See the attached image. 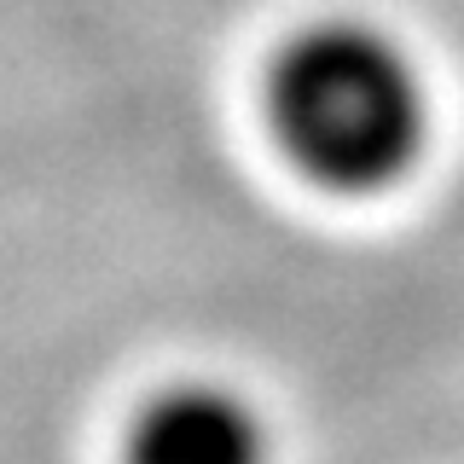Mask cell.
Segmentation results:
<instances>
[{"mask_svg":"<svg viewBox=\"0 0 464 464\" xmlns=\"http://www.w3.org/2000/svg\"><path fill=\"white\" fill-rule=\"evenodd\" d=\"M273 134L314 180L377 192L424 145V82L372 24H314L273 58Z\"/></svg>","mask_w":464,"mask_h":464,"instance_id":"obj_1","label":"cell"},{"mask_svg":"<svg viewBox=\"0 0 464 464\" xmlns=\"http://www.w3.org/2000/svg\"><path fill=\"white\" fill-rule=\"evenodd\" d=\"M122 464H267V430L232 389L180 383L134 418Z\"/></svg>","mask_w":464,"mask_h":464,"instance_id":"obj_2","label":"cell"}]
</instances>
